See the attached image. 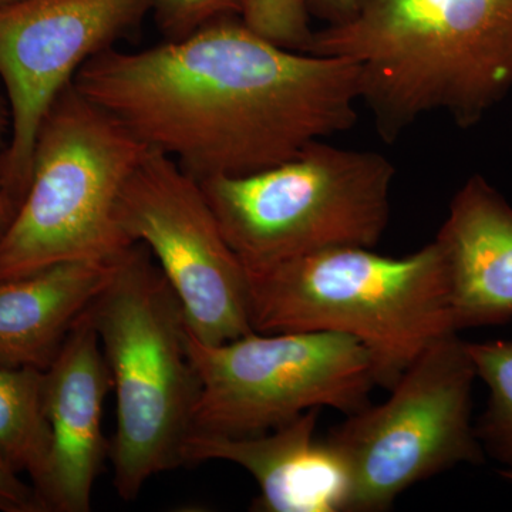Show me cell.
<instances>
[{"mask_svg": "<svg viewBox=\"0 0 512 512\" xmlns=\"http://www.w3.org/2000/svg\"><path fill=\"white\" fill-rule=\"evenodd\" d=\"M73 84L197 181L266 170L350 130L362 96L353 60L286 49L241 16L138 52L110 47Z\"/></svg>", "mask_w": 512, "mask_h": 512, "instance_id": "6da1fadb", "label": "cell"}, {"mask_svg": "<svg viewBox=\"0 0 512 512\" xmlns=\"http://www.w3.org/2000/svg\"><path fill=\"white\" fill-rule=\"evenodd\" d=\"M306 52L359 64L384 141L439 111L470 128L512 93V0H360Z\"/></svg>", "mask_w": 512, "mask_h": 512, "instance_id": "7a4b0ae2", "label": "cell"}, {"mask_svg": "<svg viewBox=\"0 0 512 512\" xmlns=\"http://www.w3.org/2000/svg\"><path fill=\"white\" fill-rule=\"evenodd\" d=\"M247 275L254 332L355 338L372 355L377 386L389 390L431 343L458 333L436 241L403 258L326 249Z\"/></svg>", "mask_w": 512, "mask_h": 512, "instance_id": "3957f363", "label": "cell"}, {"mask_svg": "<svg viewBox=\"0 0 512 512\" xmlns=\"http://www.w3.org/2000/svg\"><path fill=\"white\" fill-rule=\"evenodd\" d=\"M117 399L113 485L136 500L148 480L183 466L201 382L177 295L144 245L133 248L86 311Z\"/></svg>", "mask_w": 512, "mask_h": 512, "instance_id": "277c9868", "label": "cell"}, {"mask_svg": "<svg viewBox=\"0 0 512 512\" xmlns=\"http://www.w3.org/2000/svg\"><path fill=\"white\" fill-rule=\"evenodd\" d=\"M148 147L74 84L40 124L28 191L0 238V282L70 261L116 264L133 248L117 200Z\"/></svg>", "mask_w": 512, "mask_h": 512, "instance_id": "5b68a950", "label": "cell"}, {"mask_svg": "<svg viewBox=\"0 0 512 512\" xmlns=\"http://www.w3.org/2000/svg\"><path fill=\"white\" fill-rule=\"evenodd\" d=\"M394 175L382 154L319 140L275 167L200 184L229 247L259 271L326 249L375 248Z\"/></svg>", "mask_w": 512, "mask_h": 512, "instance_id": "8992f818", "label": "cell"}, {"mask_svg": "<svg viewBox=\"0 0 512 512\" xmlns=\"http://www.w3.org/2000/svg\"><path fill=\"white\" fill-rule=\"evenodd\" d=\"M477 373L450 333L404 370L389 399L366 406L322 440L342 477V512H379L412 485L460 464H483L473 423Z\"/></svg>", "mask_w": 512, "mask_h": 512, "instance_id": "52a82bcc", "label": "cell"}, {"mask_svg": "<svg viewBox=\"0 0 512 512\" xmlns=\"http://www.w3.org/2000/svg\"><path fill=\"white\" fill-rule=\"evenodd\" d=\"M187 349L201 382L197 433L256 436L322 407L350 416L377 386L369 350L342 333L252 332L208 345L187 328Z\"/></svg>", "mask_w": 512, "mask_h": 512, "instance_id": "ba28073f", "label": "cell"}, {"mask_svg": "<svg viewBox=\"0 0 512 512\" xmlns=\"http://www.w3.org/2000/svg\"><path fill=\"white\" fill-rule=\"evenodd\" d=\"M117 224L156 259L194 338L221 345L254 332L248 275L229 247L200 181L148 148L117 200Z\"/></svg>", "mask_w": 512, "mask_h": 512, "instance_id": "9c48e42d", "label": "cell"}, {"mask_svg": "<svg viewBox=\"0 0 512 512\" xmlns=\"http://www.w3.org/2000/svg\"><path fill=\"white\" fill-rule=\"evenodd\" d=\"M153 5L154 0H18L0 8V80L10 114L0 183L18 207L28 191L37 131L57 96Z\"/></svg>", "mask_w": 512, "mask_h": 512, "instance_id": "30bf717a", "label": "cell"}, {"mask_svg": "<svg viewBox=\"0 0 512 512\" xmlns=\"http://www.w3.org/2000/svg\"><path fill=\"white\" fill-rule=\"evenodd\" d=\"M113 389L99 336L84 312L45 369L43 399L50 451L35 485L45 512H89L93 487L110 443L103 434V407Z\"/></svg>", "mask_w": 512, "mask_h": 512, "instance_id": "8fae6325", "label": "cell"}, {"mask_svg": "<svg viewBox=\"0 0 512 512\" xmlns=\"http://www.w3.org/2000/svg\"><path fill=\"white\" fill-rule=\"evenodd\" d=\"M457 332L512 320V207L483 175L451 200L436 239Z\"/></svg>", "mask_w": 512, "mask_h": 512, "instance_id": "7c38bea8", "label": "cell"}, {"mask_svg": "<svg viewBox=\"0 0 512 512\" xmlns=\"http://www.w3.org/2000/svg\"><path fill=\"white\" fill-rule=\"evenodd\" d=\"M319 409L278 429L245 437L191 431L184 464L220 460L238 464L259 487L252 510L258 512H340L343 483L322 440L315 439Z\"/></svg>", "mask_w": 512, "mask_h": 512, "instance_id": "4fadbf2b", "label": "cell"}, {"mask_svg": "<svg viewBox=\"0 0 512 512\" xmlns=\"http://www.w3.org/2000/svg\"><path fill=\"white\" fill-rule=\"evenodd\" d=\"M119 262H60L0 282V363L47 369Z\"/></svg>", "mask_w": 512, "mask_h": 512, "instance_id": "5bb4252c", "label": "cell"}, {"mask_svg": "<svg viewBox=\"0 0 512 512\" xmlns=\"http://www.w3.org/2000/svg\"><path fill=\"white\" fill-rule=\"evenodd\" d=\"M45 370L0 363V461L42 480L50 451V427L43 399Z\"/></svg>", "mask_w": 512, "mask_h": 512, "instance_id": "9a60e30c", "label": "cell"}, {"mask_svg": "<svg viewBox=\"0 0 512 512\" xmlns=\"http://www.w3.org/2000/svg\"><path fill=\"white\" fill-rule=\"evenodd\" d=\"M468 355L488 389L487 406L474 423L485 457L512 473V339L468 343Z\"/></svg>", "mask_w": 512, "mask_h": 512, "instance_id": "2e32d148", "label": "cell"}, {"mask_svg": "<svg viewBox=\"0 0 512 512\" xmlns=\"http://www.w3.org/2000/svg\"><path fill=\"white\" fill-rule=\"evenodd\" d=\"M248 28L286 49L306 52L313 37L311 15L303 0H241Z\"/></svg>", "mask_w": 512, "mask_h": 512, "instance_id": "e0dca14e", "label": "cell"}, {"mask_svg": "<svg viewBox=\"0 0 512 512\" xmlns=\"http://www.w3.org/2000/svg\"><path fill=\"white\" fill-rule=\"evenodd\" d=\"M153 12L167 40H175L215 20L241 16V0H154Z\"/></svg>", "mask_w": 512, "mask_h": 512, "instance_id": "ac0fdd59", "label": "cell"}, {"mask_svg": "<svg viewBox=\"0 0 512 512\" xmlns=\"http://www.w3.org/2000/svg\"><path fill=\"white\" fill-rule=\"evenodd\" d=\"M0 512H45L35 488L0 461Z\"/></svg>", "mask_w": 512, "mask_h": 512, "instance_id": "d6986e66", "label": "cell"}, {"mask_svg": "<svg viewBox=\"0 0 512 512\" xmlns=\"http://www.w3.org/2000/svg\"><path fill=\"white\" fill-rule=\"evenodd\" d=\"M309 15L339 25L355 16L360 0H303Z\"/></svg>", "mask_w": 512, "mask_h": 512, "instance_id": "ffe728a7", "label": "cell"}, {"mask_svg": "<svg viewBox=\"0 0 512 512\" xmlns=\"http://www.w3.org/2000/svg\"><path fill=\"white\" fill-rule=\"evenodd\" d=\"M16 210H18V205L10 198V195L3 188L2 183H0V238L3 237L6 229L9 228L10 222L15 217Z\"/></svg>", "mask_w": 512, "mask_h": 512, "instance_id": "44dd1931", "label": "cell"}, {"mask_svg": "<svg viewBox=\"0 0 512 512\" xmlns=\"http://www.w3.org/2000/svg\"><path fill=\"white\" fill-rule=\"evenodd\" d=\"M10 130V114H9V106L3 100V97L0 96V160H2L3 153H5L6 143L5 137L6 134H9Z\"/></svg>", "mask_w": 512, "mask_h": 512, "instance_id": "7402d4cb", "label": "cell"}, {"mask_svg": "<svg viewBox=\"0 0 512 512\" xmlns=\"http://www.w3.org/2000/svg\"><path fill=\"white\" fill-rule=\"evenodd\" d=\"M18 2V0H0V8L3 6L10 5V3Z\"/></svg>", "mask_w": 512, "mask_h": 512, "instance_id": "603a6c76", "label": "cell"}, {"mask_svg": "<svg viewBox=\"0 0 512 512\" xmlns=\"http://www.w3.org/2000/svg\"><path fill=\"white\" fill-rule=\"evenodd\" d=\"M501 476L504 478H507L508 481H511L512 483V473H507V471H500Z\"/></svg>", "mask_w": 512, "mask_h": 512, "instance_id": "cb8c5ba5", "label": "cell"}]
</instances>
